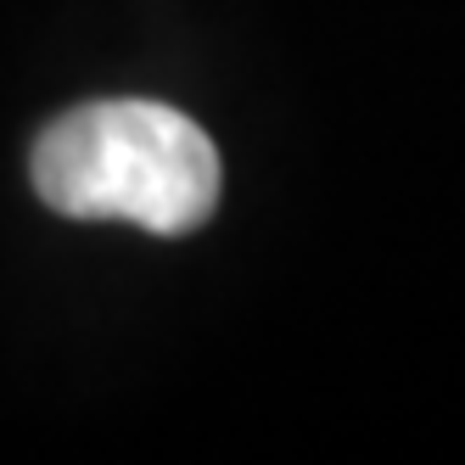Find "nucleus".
<instances>
[{
    "instance_id": "f257e3e1",
    "label": "nucleus",
    "mask_w": 465,
    "mask_h": 465,
    "mask_svg": "<svg viewBox=\"0 0 465 465\" xmlns=\"http://www.w3.org/2000/svg\"><path fill=\"white\" fill-rule=\"evenodd\" d=\"M35 191L62 219L191 236L219 208V152L163 102H90L35 141Z\"/></svg>"
}]
</instances>
